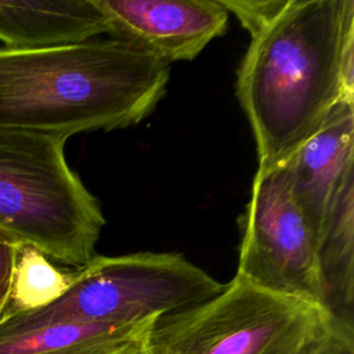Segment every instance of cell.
Returning <instances> with one entry per match:
<instances>
[{
	"mask_svg": "<svg viewBox=\"0 0 354 354\" xmlns=\"http://www.w3.org/2000/svg\"><path fill=\"white\" fill-rule=\"evenodd\" d=\"M250 37L235 91L270 169L354 102V0H288Z\"/></svg>",
	"mask_w": 354,
	"mask_h": 354,
	"instance_id": "1",
	"label": "cell"
},
{
	"mask_svg": "<svg viewBox=\"0 0 354 354\" xmlns=\"http://www.w3.org/2000/svg\"><path fill=\"white\" fill-rule=\"evenodd\" d=\"M170 65L108 37L43 48H0V129L69 138L145 119L166 93Z\"/></svg>",
	"mask_w": 354,
	"mask_h": 354,
	"instance_id": "2",
	"label": "cell"
},
{
	"mask_svg": "<svg viewBox=\"0 0 354 354\" xmlns=\"http://www.w3.org/2000/svg\"><path fill=\"white\" fill-rule=\"evenodd\" d=\"M66 140L0 129V231L62 267L82 268L97 256L105 217L69 167Z\"/></svg>",
	"mask_w": 354,
	"mask_h": 354,
	"instance_id": "3",
	"label": "cell"
},
{
	"mask_svg": "<svg viewBox=\"0 0 354 354\" xmlns=\"http://www.w3.org/2000/svg\"><path fill=\"white\" fill-rule=\"evenodd\" d=\"M223 286L181 253L97 254L76 270L69 289L50 306L26 313L4 310L0 333L51 324H141L196 306Z\"/></svg>",
	"mask_w": 354,
	"mask_h": 354,
	"instance_id": "4",
	"label": "cell"
},
{
	"mask_svg": "<svg viewBox=\"0 0 354 354\" xmlns=\"http://www.w3.org/2000/svg\"><path fill=\"white\" fill-rule=\"evenodd\" d=\"M319 307L235 275L213 297L159 317L151 354H301L329 322Z\"/></svg>",
	"mask_w": 354,
	"mask_h": 354,
	"instance_id": "5",
	"label": "cell"
},
{
	"mask_svg": "<svg viewBox=\"0 0 354 354\" xmlns=\"http://www.w3.org/2000/svg\"><path fill=\"white\" fill-rule=\"evenodd\" d=\"M238 277L275 295L321 307L317 238L281 163L257 169L239 221Z\"/></svg>",
	"mask_w": 354,
	"mask_h": 354,
	"instance_id": "6",
	"label": "cell"
},
{
	"mask_svg": "<svg viewBox=\"0 0 354 354\" xmlns=\"http://www.w3.org/2000/svg\"><path fill=\"white\" fill-rule=\"evenodd\" d=\"M106 33L166 64L191 61L228 26L221 0H93Z\"/></svg>",
	"mask_w": 354,
	"mask_h": 354,
	"instance_id": "7",
	"label": "cell"
},
{
	"mask_svg": "<svg viewBox=\"0 0 354 354\" xmlns=\"http://www.w3.org/2000/svg\"><path fill=\"white\" fill-rule=\"evenodd\" d=\"M292 195L317 241L333 195L354 169V102H339L283 163Z\"/></svg>",
	"mask_w": 354,
	"mask_h": 354,
	"instance_id": "8",
	"label": "cell"
},
{
	"mask_svg": "<svg viewBox=\"0 0 354 354\" xmlns=\"http://www.w3.org/2000/svg\"><path fill=\"white\" fill-rule=\"evenodd\" d=\"M106 33L93 0L0 1V41L10 50H43Z\"/></svg>",
	"mask_w": 354,
	"mask_h": 354,
	"instance_id": "9",
	"label": "cell"
},
{
	"mask_svg": "<svg viewBox=\"0 0 354 354\" xmlns=\"http://www.w3.org/2000/svg\"><path fill=\"white\" fill-rule=\"evenodd\" d=\"M321 308L354 330V169L337 187L317 241Z\"/></svg>",
	"mask_w": 354,
	"mask_h": 354,
	"instance_id": "10",
	"label": "cell"
},
{
	"mask_svg": "<svg viewBox=\"0 0 354 354\" xmlns=\"http://www.w3.org/2000/svg\"><path fill=\"white\" fill-rule=\"evenodd\" d=\"M155 321L123 326L51 324L0 333V354H106L147 333Z\"/></svg>",
	"mask_w": 354,
	"mask_h": 354,
	"instance_id": "11",
	"label": "cell"
},
{
	"mask_svg": "<svg viewBox=\"0 0 354 354\" xmlns=\"http://www.w3.org/2000/svg\"><path fill=\"white\" fill-rule=\"evenodd\" d=\"M76 270L55 266L37 249L21 245L6 311L26 313L50 306L69 289Z\"/></svg>",
	"mask_w": 354,
	"mask_h": 354,
	"instance_id": "12",
	"label": "cell"
},
{
	"mask_svg": "<svg viewBox=\"0 0 354 354\" xmlns=\"http://www.w3.org/2000/svg\"><path fill=\"white\" fill-rule=\"evenodd\" d=\"M288 0H221L228 14H234L242 26L253 36L266 26Z\"/></svg>",
	"mask_w": 354,
	"mask_h": 354,
	"instance_id": "13",
	"label": "cell"
},
{
	"mask_svg": "<svg viewBox=\"0 0 354 354\" xmlns=\"http://www.w3.org/2000/svg\"><path fill=\"white\" fill-rule=\"evenodd\" d=\"M301 354H354V330L330 318Z\"/></svg>",
	"mask_w": 354,
	"mask_h": 354,
	"instance_id": "14",
	"label": "cell"
},
{
	"mask_svg": "<svg viewBox=\"0 0 354 354\" xmlns=\"http://www.w3.org/2000/svg\"><path fill=\"white\" fill-rule=\"evenodd\" d=\"M19 248L18 241L0 231V315L10 303Z\"/></svg>",
	"mask_w": 354,
	"mask_h": 354,
	"instance_id": "15",
	"label": "cell"
},
{
	"mask_svg": "<svg viewBox=\"0 0 354 354\" xmlns=\"http://www.w3.org/2000/svg\"><path fill=\"white\" fill-rule=\"evenodd\" d=\"M149 332H151V329L147 333L141 335L140 337L131 340L130 343H127L113 351H109L106 354H151L149 346H148Z\"/></svg>",
	"mask_w": 354,
	"mask_h": 354,
	"instance_id": "16",
	"label": "cell"
}]
</instances>
